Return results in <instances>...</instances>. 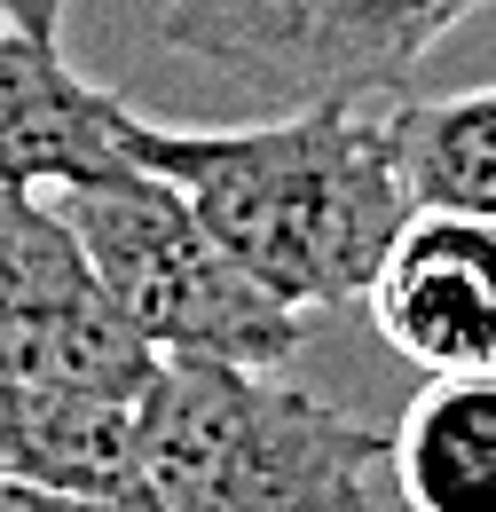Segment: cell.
I'll list each match as a JSON object with an SVG mask.
<instances>
[{
  "label": "cell",
  "mask_w": 496,
  "mask_h": 512,
  "mask_svg": "<svg viewBox=\"0 0 496 512\" xmlns=\"http://www.w3.org/2000/svg\"><path fill=\"white\" fill-rule=\"evenodd\" d=\"M119 134L276 300L308 316L371 292L394 229L418 205L394 158V127L371 103L260 111L252 127H150L126 111Z\"/></svg>",
  "instance_id": "1"
},
{
  "label": "cell",
  "mask_w": 496,
  "mask_h": 512,
  "mask_svg": "<svg viewBox=\"0 0 496 512\" xmlns=\"http://www.w3.org/2000/svg\"><path fill=\"white\" fill-rule=\"evenodd\" d=\"M142 512H410L394 489V434L300 394L260 363H182L134 402Z\"/></svg>",
  "instance_id": "2"
},
{
  "label": "cell",
  "mask_w": 496,
  "mask_h": 512,
  "mask_svg": "<svg viewBox=\"0 0 496 512\" xmlns=\"http://www.w3.org/2000/svg\"><path fill=\"white\" fill-rule=\"evenodd\" d=\"M56 205H63V221L79 229L103 292L119 300V316L158 355L284 371L292 347L308 339L300 331L308 308L276 300L245 260L205 229V213L158 166H142L134 150L119 166H103V174L56 182Z\"/></svg>",
  "instance_id": "3"
},
{
  "label": "cell",
  "mask_w": 496,
  "mask_h": 512,
  "mask_svg": "<svg viewBox=\"0 0 496 512\" xmlns=\"http://www.w3.org/2000/svg\"><path fill=\"white\" fill-rule=\"evenodd\" d=\"M489 0H158V48L245 111L378 103Z\"/></svg>",
  "instance_id": "4"
},
{
  "label": "cell",
  "mask_w": 496,
  "mask_h": 512,
  "mask_svg": "<svg viewBox=\"0 0 496 512\" xmlns=\"http://www.w3.org/2000/svg\"><path fill=\"white\" fill-rule=\"evenodd\" d=\"M158 347L119 316L56 190H0V379L134 402Z\"/></svg>",
  "instance_id": "5"
},
{
  "label": "cell",
  "mask_w": 496,
  "mask_h": 512,
  "mask_svg": "<svg viewBox=\"0 0 496 512\" xmlns=\"http://www.w3.org/2000/svg\"><path fill=\"white\" fill-rule=\"evenodd\" d=\"M363 308L378 339L426 379L496 371V213L410 205Z\"/></svg>",
  "instance_id": "6"
},
{
  "label": "cell",
  "mask_w": 496,
  "mask_h": 512,
  "mask_svg": "<svg viewBox=\"0 0 496 512\" xmlns=\"http://www.w3.org/2000/svg\"><path fill=\"white\" fill-rule=\"evenodd\" d=\"M126 103L63 64L56 40L0 24V190H56L126 158Z\"/></svg>",
  "instance_id": "7"
},
{
  "label": "cell",
  "mask_w": 496,
  "mask_h": 512,
  "mask_svg": "<svg viewBox=\"0 0 496 512\" xmlns=\"http://www.w3.org/2000/svg\"><path fill=\"white\" fill-rule=\"evenodd\" d=\"M134 402L87 394V386L0 379V473L134 505Z\"/></svg>",
  "instance_id": "8"
},
{
  "label": "cell",
  "mask_w": 496,
  "mask_h": 512,
  "mask_svg": "<svg viewBox=\"0 0 496 512\" xmlns=\"http://www.w3.org/2000/svg\"><path fill=\"white\" fill-rule=\"evenodd\" d=\"M394 489L410 512H496V371H449L410 394Z\"/></svg>",
  "instance_id": "9"
},
{
  "label": "cell",
  "mask_w": 496,
  "mask_h": 512,
  "mask_svg": "<svg viewBox=\"0 0 496 512\" xmlns=\"http://www.w3.org/2000/svg\"><path fill=\"white\" fill-rule=\"evenodd\" d=\"M394 158L418 205H465L496 213V79L434 103H394Z\"/></svg>",
  "instance_id": "10"
},
{
  "label": "cell",
  "mask_w": 496,
  "mask_h": 512,
  "mask_svg": "<svg viewBox=\"0 0 496 512\" xmlns=\"http://www.w3.org/2000/svg\"><path fill=\"white\" fill-rule=\"evenodd\" d=\"M0 512H134L119 497H87V489H48V481H16L0 473Z\"/></svg>",
  "instance_id": "11"
},
{
  "label": "cell",
  "mask_w": 496,
  "mask_h": 512,
  "mask_svg": "<svg viewBox=\"0 0 496 512\" xmlns=\"http://www.w3.org/2000/svg\"><path fill=\"white\" fill-rule=\"evenodd\" d=\"M0 24H16V32H40V40H56V32H63V0H0Z\"/></svg>",
  "instance_id": "12"
}]
</instances>
